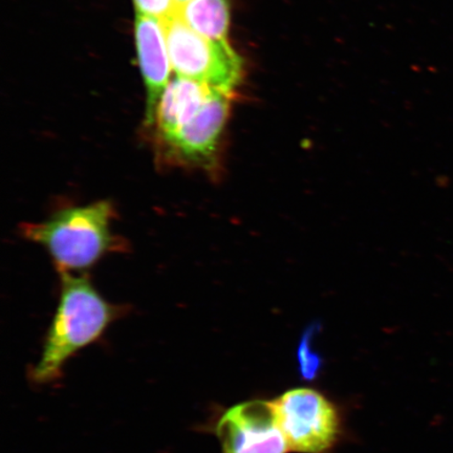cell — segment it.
I'll return each instance as SVG.
<instances>
[{
  "label": "cell",
  "instance_id": "5",
  "mask_svg": "<svg viewBox=\"0 0 453 453\" xmlns=\"http://www.w3.org/2000/svg\"><path fill=\"white\" fill-rule=\"evenodd\" d=\"M211 432L222 453H288L273 401H248L220 412Z\"/></svg>",
  "mask_w": 453,
  "mask_h": 453
},
{
  "label": "cell",
  "instance_id": "6",
  "mask_svg": "<svg viewBox=\"0 0 453 453\" xmlns=\"http://www.w3.org/2000/svg\"><path fill=\"white\" fill-rule=\"evenodd\" d=\"M213 90L188 78L174 75L170 79L154 112L145 118L147 139L154 162L164 155L175 137L195 120Z\"/></svg>",
  "mask_w": 453,
  "mask_h": 453
},
{
  "label": "cell",
  "instance_id": "1",
  "mask_svg": "<svg viewBox=\"0 0 453 453\" xmlns=\"http://www.w3.org/2000/svg\"><path fill=\"white\" fill-rule=\"evenodd\" d=\"M58 303L43 340L37 364L28 371L34 385L59 381L73 356L105 335L110 326L123 319L127 304L109 302L96 288L88 273H60Z\"/></svg>",
  "mask_w": 453,
  "mask_h": 453
},
{
  "label": "cell",
  "instance_id": "11",
  "mask_svg": "<svg viewBox=\"0 0 453 453\" xmlns=\"http://www.w3.org/2000/svg\"><path fill=\"white\" fill-rule=\"evenodd\" d=\"M191 0H174L175 4H177L178 9L183 7L184 4H188Z\"/></svg>",
  "mask_w": 453,
  "mask_h": 453
},
{
  "label": "cell",
  "instance_id": "10",
  "mask_svg": "<svg viewBox=\"0 0 453 453\" xmlns=\"http://www.w3.org/2000/svg\"><path fill=\"white\" fill-rule=\"evenodd\" d=\"M135 12L165 21L178 14L174 0H134Z\"/></svg>",
  "mask_w": 453,
  "mask_h": 453
},
{
  "label": "cell",
  "instance_id": "9",
  "mask_svg": "<svg viewBox=\"0 0 453 453\" xmlns=\"http://www.w3.org/2000/svg\"><path fill=\"white\" fill-rule=\"evenodd\" d=\"M314 331L315 328L311 327L304 332L297 350L300 376L307 381H313L316 378H319L322 365H324V360H322L319 353L314 350L313 343H311Z\"/></svg>",
  "mask_w": 453,
  "mask_h": 453
},
{
  "label": "cell",
  "instance_id": "3",
  "mask_svg": "<svg viewBox=\"0 0 453 453\" xmlns=\"http://www.w3.org/2000/svg\"><path fill=\"white\" fill-rule=\"evenodd\" d=\"M163 24L174 75L234 95L242 81L243 61L228 41L201 36L178 14Z\"/></svg>",
  "mask_w": 453,
  "mask_h": 453
},
{
  "label": "cell",
  "instance_id": "8",
  "mask_svg": "<svg viewBox=\"0 0 453 453\" xmlns=\"http://www.w3.org/2000/svg\"><path fill=\"white\" fill-rule=\"evenodd\" d=\"M178 15L192 31L214 41H226L230 25L228 0H191Z\"/></svg>",
  "mask_w": 453,
  "mask_h": 453
},
{
  "label": "cell",
  "instance_id": "4",
  "mask_svg": "<svg viewBox=\"0 0 453 453\" xmlns=\"http://www.w3.org/2000/svg\"><path fill=\"white\" fill-rule=\"evenodd\" d=\"M273 404L290 451L326 453L337 444L342 418L326 395L311 388H294Z\"/></svg>",
  "mask_w": 453,
  "mask_h": 453
},
{
  "label": "cell",
  "instance_id": "2",
  "mask_svg": "<svg viewBox=\"0 0 453 453\" xmlns=\"http://www.w3.org/2000/svg\"><path fill=\"white\" fill-rule=\"evenodd\" d=\"M115 203L100 200L56 209L42 222L19 225V234L50 255L58 274H83L109 255L126 253L129 242L112 230Z\"/></svg>",
  "mask_w": 453,
  "mask_h": 453
},
{
  "label": "cell",
  "instance_id": "7",
  "mask_svg": "<svg viewBox=\"0 0 453 453\" xmlns=\"http://www.w3.org/2000/svg\"><path fill=\"white\" fill-rule=\"evenodd\" d=\"M134 28L135 44L147 92L146 118L154 112L173 71L163 21L135 12Z\"/></svg>",
  "mask_w": 453,
  "mask_h": 453
}]
</instances>
